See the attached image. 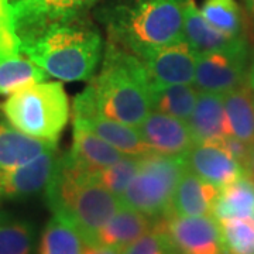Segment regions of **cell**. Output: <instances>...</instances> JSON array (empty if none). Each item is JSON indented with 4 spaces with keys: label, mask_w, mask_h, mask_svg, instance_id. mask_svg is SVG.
Returning <instances> with one entry per match:
<instances>
[{
    "label": "cell",
    "mask_w": 254,
    "mask_h": 254,
    "mask_svg": "<svg viewBox=\"0 0 254 254\" xmlns=\"http://www.w3.org/2000/svg\"><path fill=\"white\" fill-rule=\"evenodd\" d=\"M247 73V54H198L192 85L199 92L225 95L245 86Z\"/></svg>",
    "instance_id": "cell-11"
},
{
    "label": "cell",
    "mask_w": 254,
    "mask_h": 254,
    "mask_svg": "<svg viewBox=\"0 0 254 254\" xmlns=\"http://www.w3.org/2000/svg\"><path fill=\"white\" fill-rule=\"evenodd\" d=\"M153 225L154 219L122 203L118 212L99 232L96 245L113 247L123 252L127 246L145 235Z\"/></svg>",
    "instance_id": "cell-18"
},
{
    "label": "cell",
    "mask_w": 254,
    "mask_h": 254,
    "mask_svg": "<svg viewBox=\"0 0 254 254\" xmlns=\"http://www.w3.org/2000/svg\"><path fill=\"white\" fill-rule=\"evenodd\" d=\"M161 254H170V253H161Z\"/></svg>",
    "instance_id": "cell-37"
},
{
    "label": "cell",
    "mask_w": 254,
    "mask_h": 254,
    "mask_svg": "<svg viewBox=\"0 0 254 254\" xmlns=\"http://www.w3.org/2000/svg\"><path fill=\"white\" fill-rule=\"evenodd\" d=\"M185 161L190 171L219 190L246 174L220 143H193Z\"/></svg>",
    "instance_id": "cell-13"
},
{
    "label": "cell",
    "mask_w": 254,
    "mask_h": 254,
    "mask_svg": "<svg viewBox=\"0 0 254 254\" xmlns=\"http://www.w3.org/2000/svg\"><path fill=\"white\" fill-rule=\"evenodd\" d=\"M3 113L21 133L57 143L69 119V100L63 83L38 82L9 95Z\"/></svg>",
    "instance_id": "cell-5"
},
{
    "label": "cell",
    "mask_w": 254,
    "mask_h": 254,
    "mask_svg": "<svg viewBox=\"0 0 254 254\" xmlns=\"http://www.w3.org/2000/svg\"><path fill=\"white\" fill-rule=\"evenodd\" d=\"M187 0H123L105 13L112 41L138 58L184 40Z\"/></svg>",
    "instance_id": "cell-2"
},
{
    "label": "cell",
    "mask_w": 254,
    "mask_h": 254,
    "mask_svg": "<svg viewBox=\"0 0 254 254\" xmlns=\"http://www.w3.org/2000/svg\"><path fill=\"white\" fill-rule=\"evenodd\" d=\"M196 58L198 54L182 40L155 48L140 60L144 64L153 89H158L170 85L193 83Z\"/></svg>",
    "instance_id": "cell-9"
},
{
    "label": "cell",
    "mask_w": 254,
    "mask_h": 254,
    "mask_svg": "<svg viewBox=\"0 0 254 254\" xmlns=\"http://www.w3.org/2000/svg\"><path fill=\"white\" fill-rule=\"evenodd\" d=\"M223 254H254V219L218 220Z\"/></svg>",
    "instance_id": "cell-28"
},
{
    "label": "cell",
    "mask_w": 254,
    "mask_h": 254,
    "mask_svg": "<svg viewBox=\"0 0 254 254\" xmlns=\"http://www.w3.org/2000/svg\"><path fill=\"white\" fill-rule=\"evenodd\" d=\"M20 54V41L14 33L9 0H0V57Z\"/></svg>",
    "instance_id": "cell-31"
},
{
    "label": "cell",
    "mask_w": 254,
    "mask_h": 254,
    "mask_svg": "<svg viewBox=\"0 0 254 254\" xmlns=\"http://www.w3.org/2000/svg\"><path fill=\"white\" fill-rule=\"evenodd\" d=\"M249 83H250V88L254 89V55L252 65H250V68H249Z\"/></svg>",
    "instance_id": "cell-35"
},
{
    "label": "cell",
    "mask_w": 254,
    "mask_h": 254,
    "mask_svg": "<svg viewBox=\"0 0 254 254\" xmlns=\"http://www.w3.org/2000/svg\"><path fill=\"white\" fill-rule=\"evenodd\" d=\"M34 237L31 223L0 212V254H33Z\"/></svg>",
    "instance_id": "cell-26"
},
{
    "label": "cell",
    "mask_w": 254,
    "mask_h": 254,
    "mask_svg": "<svg viewBox=\"0 0 254 254\" xmlns=\"http://www.w3.org/2000/svg\"><path fill=\"white\" fill-rule=\"evenodd\" d=\"M102 37L85 21L54 26L20 43V54L44 69L48 76L66 82L86 81L102 55Z\"/></svg>",
    "instance_id": "cell-4"
},
{
    "label": "cell",
    "mask_w": 254,
    "mask_h": 254,
    "mask_svg": "<svg viewBox=\"0 0 254 254\" xmlns=\"http://www.w3.org/2000/svg\"><path fill=\"white\" fill-rule=\"evenodd\" d=\"M73 123L86 127L123 155L143 157L153 153L140 136L137 127L127 126L103 116L98 109L92 83L73 100Z\"/></svg>",
    "instance_id": "cell-8"
},
{
    "label": "cell",
    "mask_w": 254,
    "mask_h": 254,
    "mask_svg": "<svg viewBox=\"0 0 254 254\" xmlns=\"http://www.w3.org/2000/svg\"><path fill=\"white\" fill-rule=\"evenodd\" d=\"M69 154L75 161L92 173L108 168L123 157L113 145L102 140L86 127L76 123H73L72 147Z\"/></svg>",
    "instance_id": "cell-20"
},
{
    "label": "cell",
    "mask_w": 254,
    "mask_h": 254,
    "mask_svg": "<svg viewBox=\"0 0 254 254\" xmlns=\"http://www.w3.org/2000/svg\"><path fill=\"white\" fill-rule=\"evenodd\" d=\"M253 100H254V95H253Z\"/></svg>",
    "instance_id": "cell-38"
},
{
    "label": "cell",
    "mask_w": 254,
    "mask_h": 254,
    "mask_svg": "<svg viewBox=\"0 0 254 254\" xmlns=\"http://www.w3.org/2000/svg\"><path fill=\"white\" fill-rule=\"evenodd\" d=\"M188 170L185 157L148 154L140 157V168L120 202L151 219L167 216L184 173Z\"/></svg>",
    "instance_id": "cell-6"
},
{
    "label": "cell",
    "mask_w": 254,
    "mask_h": 254,
    "mask_svg": "<svg viewBox=\"0 0 254 254\" xmlns=\"http://www.w3.org/2000/svg\"><path fill=\"white\" fill-rule=\"evenodd\" d=\"M230 136L252 143L254 140V100L247 86L223 95Z\"/></svg>",
    "instance_id": "cell-22"
},
{
    "label": "cell",
    "mask_w": 254,
    "mask_h": 254,
    "mask_svg": "<svg viewBox=\"0 0 254 254\" xmlns=\"http://www.w3.org/2000/svg\"><path fill=\"white\" fill-rule=\"evenodd\" d=\"M184 40L196 54H249L245 37H229L212 27L196 7L195 0H187L185 4Z\"/></svg>",
    "instance_id": "cell-15"
},
{
    "label": "cell",
    "mask_w": 254,
    "mask_h": 254,
    "mask_svg": "<svg viewBox=\"0 0 254 254\" xmlns=\"http://www.w3.org/2000/svg\"><path fill=\"white\" fill-rule=\"evenodd\" d=\"M177 254L164 226L163 218L155 219L153 227L134 243L127 246L122 254Z\"/></svg>",
    "instance_id": "cell-30"
},
{
    "label": "cell",
    "mask_w": 254,
    "mask_h": 254,
    "mask_svg": "<svg viewBox=\"0 0 254 254\" xmlns=\"http://www.w3.org/2000/svg\"><path fill=\"white\" fill-rule=\"evenodd\" d=\"M48 73L23 54L0 57V95H11L26 86L44 82Z\"/></svg>",
    "instance_id": "cell-23"
},
{
    "label": "cell",
    "mask_w": 254,
    "mask_h": 254,
    "mask_svg": "<svg viewBox=\"0 0 254 254\" xmlns=\"http://www.w3.org/2000/svg\"><path fill=\"white\" fill-rule=\"evenodd\" d=\"M212 216L216 220L253 218L254 181L247 174L219 190Z\"/></svg>",
    "instance_id": "cell-21"
},
{
    "label": "cell",
    "mask_w": 254,
    "mask_h": 254,
    "mask_svg": "<svg viewBox=\"0 0 254 254\" xmlns=\"http://www.w3.org/2000/svg\"><path fill=\"white\" fill-rule=\"evenodd\" d=\"M96 0H9L18 41H26L54 26L79 21Z\"/></svg>",
    "instance_id": "cell-7"
},
{
    "label": "cell",
    "mask_w": 254,
    "mask_h": 254,
    "mask_svg": "<svg viewBox=\"0 0 254 254\" xmlns=\"http://www.w3.org/2000/svg\"><path fill=\"white\" fill-rule=\"evenodd\" d=\"M138 168H140V157L123 155L119 161L112 164L108 168L93 173V178L103 188H106L120 199V196L130 185V182L134 180V177L138 173Z\"/></svg>",
    "instance_id": "cell-29"
},
{
    "label": "cell",
    "mask_w": 254,
    "mask_h": 254,
    "mask_svg": "<svg viewBox=\"0 0 254 254\" xmlns=\"http://www.w3.org/2000/svg\"><path fill=\"white\" fill-rule=\"evenodd\" d=\"M99 112L108 119L138 127L153 110V86L143 61L109 40L100 73L92 83Z\"/></svg>",
    "instance_id": "cell-3"
},
{
    "label": "cell",
    "mask_w": 254,
    "mask_h": 254,
    "mask_svg": "<svg viewBox=\"0 0 254 254\" xmlns=\"http://www.w3.org/2000/svg\"><path fill=\"white\" fill-rule=\"evenodd\" d=\"M83 254H122V250L113 249V247H106V246H86Z\"/></svg>",
    "instance_id": "cell-33"
},
{
    "label": "cell",
    "mask_w": 254,
    "mask_h": 254,
    "mask_svg": "<svg viewBox=\"0 0 254 254\" xmlns=\"http://www.w3.org/2000/svg\"><path fill=\"white\" fill-rule=\"evenodd\" d=\"M219 188L200 180L187 170L178 182L168 215L177 216H212Z\"/></svg>",
    "instance_id": "cell-17"
},
{
    "label": "cell",
    "mask_w": 254,
    "mask_h": 254,
    "mask_svg": "<svg viewBox=\"0 0 254 254\" xmlns=\"http://www.w3.org/2000/svg\"><path fill=\"white\" fill-rule=\"evenodd\" d=\"M57 160V147H54L30 163L0 174V198L23 199L46 190Z\"/></svg>",
    "instance_id": "cell-14"
},
{
    "label": "cell",
    "mask_w": 254,
    "mask_h": 254,
    "mask_svg": "<svg viewBox=\"0 0 254 254\" xmlns=\"http://www.w3.org/2000/svg\"><path fill=\"white\" fill-rule=\"evenodd\" d=\"M187 123L195 143H220L230 137L223 95L199 92L195 109Z\"/></svg>",
    "instance_id": "cell-16"
},
{
    "label": "cell",
    "mask_w": 254,
    "mask_h": 254,
    "mask_svg": "<svg viewBox=\"0 0 254 254\" xmlns=\"http://www.w3.org/2000/svg\"><path fill=\"white\" fill-rule=\"evenodd\" d=\"M86 243L69 220L53 215L40 242L38 254H83Z\"/></svg>",
    "instance_id": "cell-24"
},
{
    "label": "cell",
    "mask_w": 254,
    "mask_h": 254,
    "mask_svg": "<svg viewBox=\"0 0 254 254\" xmlns=\"http://www.w3.org/2000/svg\"><path fill=\"white\" fill-rule=\"evenodd\" d=\"M46 200L53 215L63 216L76 227L86 246L96 245L99 232L122 205L69 153L58 157L46 187Z\"/></svg>",
    "instance_id": "cell-1"
},
{
    "label": "cell",
    "mask_w": 254,
    "mask_h": 254,
    "mask_svg": "<svg viewBox=\"0 0 254 254\" xmlns=\"http://www.w3.org/2000/svg\"><path fill=\"white\" fill-rule=\"evenodd\" d=\"M148 148L157 154L185 157L193 145L188 123L151 110L137 127Z\"/></svg>",
    "instance_id": "cell-12"
},
{
    "label": "cell",
    "mask_w": 254,
    "mask_h": 254,
    "mask_svg": "<svg viewBox=\"0 0 254 254\" xmlns=\"http://www.w3.org/2000/svg\"><path fill=\"white\" fill-rule=\"evenodd\" d=\"M54 147L57 143L34 138L16 127L0 123V174L30 163Z\"/></svg>",
    "instance_id": "cell-19"
},
{
    "label": "cell",
    "mask_w": 254,
    "mask_h": 254,
    "mask_svg": "<svg viewBox=\"0 0 254 254\" xmlns=\"http://www.w3.org/2000/svg\"><path fill=\"white\" fill-rule=\"evenodd\" d=\"M168 237L178 254H223L219 223L213 216L163 218Z\"/></svg>",
    "instance_id": "cell-10"
},
{
    "label": "cell",
    "mask_w": 254,
    "mask_h": 254,
    "mask_svg": "<svg viewBox=\"0 0 254 254\" xmlns=\"http://www.w3.org/2000/svg\"><path fill=\"white\" fill-rule=\"evenodd\" d=\"M198 95L199 91L190 83L170 85L153 89L151 106L154 112L187 122L195 109Z\"/></svg>",
    "instance_id": "cell-25"
},
{
    "label": "cell",
    "mask_w": 254,
    "mask_h": 254,
    "mask_svg": "<svg viewBox=\"0 0 254 254\" xmlns=\"http://www.w3.org/2000/svg\"><path fill=\"white\" fill-rule=\"evenodd\" d=\"M220 144L226 148V151L236 160L239 165L247 171V167L250 163V154H252V143L243 141L240 138L230 136L226 137L223 141H220Z\"/></svg>",
    "instance_id": "cell-32"
},
{
    "label": "cell",
    "mask_w": 254,
    "mask_h": 254,
    "mask_svg": "<svg viewBox=\"0 0 254 254\" xmlns=\"http://www.w3.org/2000/svg\"><path fill=\"white\" fill-rule=\"evenodd\" d=\"M246 174L252 178L254 181V140L252 141V154H250V163H249V167H247V171Z\"/></svg>",
    "instance_id": "cell-34"
},
{
    "label": "cell",
    "mask_w": 254,
    "mask_h": 254,
    "mask_svg": "<svg viewBox=\"0 0 254 254\" xmlns=\"http://www.w3.org/2000/svg\"><path fill=\"white\" fill-rule=\"evenodd\" d=\"M246 1V7H247V10L252 13L254 16V0H245Z\"/></svg>",
    "instance_id": "cell-36"
},
{
    "label": "cell",
    "mask_w": 254,
    "mask_h": 254,
    "mask_svg": "<svg viewBox=\"0 0 254 254\" xmlns=\"http://www.w3.org/2000/svg\"><path fill=\"white\" fill-rule=\"evenodd\" d=\"M202 16L212 27L229 37H243V14L236 0H205Z\"/></svg>",
    "instance_id": "cell-27"
}]
</instances>
